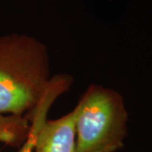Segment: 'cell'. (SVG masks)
Segmentation results:
<instances>
[{"mask_svg":"<svg viewBox=\"0 0 152 152\" xmlns=\"http://www.w3.org/2000/svg\"><path fill=\"white\" fill-rule=\"evenodd\" d=\"M75 107L76 152H117L123 148L128 113L121 94L91 84Z\"/></svg>","mask_w":152,"mask_h":152,"instance_id":"obj_2","label":"cell"},{"mask_svg":"<svg viewBox=\"0 0 152 152\" xmlns=\"http://www.w3.org/2000/svg\"><path fill=\"white\" fill-rule=\"evenodd\" d=\"M36 130H37V124H36V122L32 120L31 123V128H30V131H29V134H28L26 141L24 142V144L20 146L19 152H33Z\"/></svg>","mask_w":152,"mask_h":152,"instance_id":"obj_5","label":"cell"},{"mask_svg":"<svg viewBox=\"0 0 152 152\" xmlns=\"http://www.w3.org/2000/svg\"><path fill=\"white\" fill-rule=\"evenodd\" d=\"M31 128L27 116L0 113V142L11 147H20L26 141Z\"/></svg>","mask_w":152,"mask_h":152,"instance_id":"obj_4","label":"cell"},{"mask_svg":"<svg viewBox=\"0 0 152 152\" xmlns=\"http://www.w3.org/2000/svg\"><path fill=\"white\" fill-rule=\"evenodd\" d=\"M54 80L48 49L42 42L26 34L0 37V113H32Z\"/></svg>","mask_w":152,"mask_h":152,"instance_id":"obj_1","label":"cell"},{"mask_svg":"<svg viewBox=\"0 0 152 152\" xmlns=\"http://www.w3.org/2000/svg\"><path fill=\"white\" fill-rule=\"evenodd\" d=\"M69 82L65 77H57L48 95L31 113L37 124L33 152H76V107L57 119H46L52 103L69 90Z\"/></svg>","mask_w":152,"mask_h":152,"instance_id":"obj_3","label":"cell"}]
</instances>
